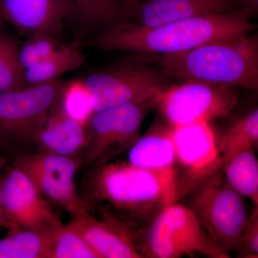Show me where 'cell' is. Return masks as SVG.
Masks as SVG:
<instances>
[{
  "label": "cell",
  "instance_id": "obj_1",
  "mask_svg": "<svg viewBox=\"0 0 258 258\" xmlns=\"http://www.w3.org/2000/svg\"><path fill=\"white\" fill-rule=\"evenodd\" d=\"M85 201L143 232L164 209L177 203L175 180L129 162L89 169L83 180Z\"/></svg>",
  "mask_w": 258,
  "mask_h": 258
},
{
  "label": "cell",
  "instance_id": "obj_2",
  "mask_svg": "<svg viewBox=\"0 0 258 258\" xmlns=\"http://www.w3.org/2000/svg\"><path fill=\"white\" fill-rule=\"evenodd\" d=\"M244 10L177 20L154 26L119 24L102 30L91 41L104 51L134 55H172L208 42L252 33L256 25Z\"/></svg>",
  "mask_w": 258,
  "mask_h": 258
},
{
  "label": "cell",
  "instance_id": "obj_3",
  "mask_svg": "<svg viewBox=\"0 0 258 258\" xmlns=\"http://www.w3.org/2000/svg\"><path fill=\"white\" fill-rule=\"evenodd\" d=\"M134 56L183 82L246 89L258 87L257 33L215 40L181 53Z\"/></svg>",
  "mask_w": 258,
  "mask_h": 258
},
{
  "label": "cell",
  "instance_id": "obj_4",
  "mask_svg": "<svg viewBox=\"0 0 258 258\" xmlns=\"http://www.w3.org/2000/svg\"><path fill=\"white\" fill-rule=\"evenodd\" d=\"M63 86L59 79L0 93V150L36 152L37 140Z\"/></svg>",
  "mask_w": 258,
  "mask_h": 258
},
{
  "label": "cell",
  "instance_id": "obj_5",
  "mask_svg": "<svg viewBox=\"0 0 258 258\" xmlns=\"http://www.w3.org/2000/svg\"><path fill=\"white\" fill-rule=\"evenodd\" d=\"M142 257L178 258L194 253L230 257L217 247L188 207L177 203L166 207L142 232Z\"/></svg>",
  "mask_w": 258,
  "mask_h": 258
},
{
  "label": "cell",
  "instance_id": "obj_6",
  "mask_svg": "<svg viewBox=\"0 0 258 258\" xmlns=\"http://www.w3.org/2000/svg\"><path fill=\"white\" fill-rule=\"evenodd\" d=\"M155 106L156 96L93 113L86 123V142L79 155L81 168L89 170L103 165L129 150L140 137L144 118Z\"/></svg>",
  "mask_w": 258,
  "mask_h": 258
},
{
  "label": "cell",
  "instance_id": "obj_7",
  "mask_svg": "<svg viewBox=\"0 0 258 258\" xmlns=\"http://www.w3.org/2000/svg\"><path fill=\"white\" fill-rule=\"evenodd\" d=\"M170 79L134 56V60L96 71L84 81L95 113L152 98L170 85Z\"/></svg>",
  "mask_w": 258,
  "mask_h": 258
},
{
  "label": "cell",
  "instance_id": "obj_8",
  "mask_svg": "<svg viewBox=\"0 0 258 258\" xmlns=\"http://www.w3.org/2000/svg\"><path fill=\"white\" fill-rule=\"evenodd\" d=\"M194 191L188 208L204 230L226 253L237 249L248 219L242 196L222 181L220 173Z\"/></svg>",
  "mask_w": 258,
  "mask_h": 258
},
{
  "label": "cell",
  "instance_id": "obj_9",
  "mask_svg": "<svg viewBox=\"0 0 258 258\" xmlns=\"http://www.w3.org/2000/svg\"><path fill=\"white\" fill-rule=\"evenodd\" d=\"M238 98L237 88L186 81L169 85L158 93L156 106L166 123L175 127L227 116Z\"/></svg>",
  "mask_w": 258,
  "mask_h": 258
},
{
  "label": "cell",
  "instance_id": "obj_10",
  "mask_svg": "<svg viewBox=\"0 0 258 258\" xmlns=\"http://www.w3.org/2000/svg\"><path fill=\"white\" fill-rule=\"evenodd\" d=\"M175 150L177 200L220 173L223 160L210 122L171 127Z\"/></svg>",
  "mask_w": 258,
  "mask_h": 258
},
{
  "label": "cell",
  "instance_id": "obj_11",
  "mask_svg": "<svg viewBox=\"0 0 258 258\" xmlns=\"http://www.w3.org/2000/svg\"><path fill=\"white\" fill-rule=\"evenodd\" d=\"M12 164L28 176L39 192L72 217L93 211L75 184L76 173L81 169L79 156L35 152L15 156Z\"/></svg>",
  "mask_w": 258,
  "mask_h": 258
},
{
  "label": "cell",
  "instance_id": "obj_12",
  "mask_svg": "<svg viewBox=\"0 0 258 258\" xmlns=\"http://www.w3.org/2000/svg\"><path fill=\"white\" fill-rule=\"evenodd\" d=\"M0 202L9 231L24 229L50 234L62 224L50 202L25 173L13 164L0 177Z\"/></svg>",
  "mask_w": 258,
  "mask_h": 258
},
{
  "label": "cell",
  "instance_id": "obj_13",
  "mask_svg": "<svg viewBox=\"0 0 258 258\" xmlns=\"http://www.w3.org/2000/svg\"><path fill=\"white\" fill-rule=\"evenodd\" d=\"M100 218L91 212L72 217L68 224L82 236L100 258H140L142 232L96 209Z\"/></svg>",
  "mask_w": 258,
  "mask_h": 258
},
{
  "label": "cell",
  "instance_id": "obj_14",
  "mask_svg": "<svg viewBox=\"0 0 258 258\" xmlns=\"http://www.w3.org/2000/svg\"><path fill=\"white\" fill-rule=\"evenodd\" d=\"M0 17L20 31L60 42L64 23L77 13L70 0H0Z\"/></svg>",
  "mask_w": 258,
  "mask_h": 258
},
{
  "label": "cell",
  "instance_id": "obj_15",
  "mask_svg": "<svg viewBox=\"0 0 258 258\" xmlns=\"http://www.w3.org/2000/svg\"><path fill=\"white\" fill-rule=\"evenodd\" d=\"M242 10L237 0H139L125 10V13L128 23L154 26Z\"/></svg>",
  "mask_w": 258,
  "mask_h": 258
},
{
  "label": "cell",
  "instance_id": "obj_16",
  "mask_svg": "<svg viewBox=\"0 0 258 258\" xmlns=\"http://www.w3.org/2000/svg\"><path fill=\"white\" fill-rule=\"evenodd\" d=\"M128 162L175 180V150L171 127L158 120L129 149Z\"/></svg>",
  "mask_w": 258,
  "mask_h": 258
},
{
  "label": "cell",
  "instance_id": "obj_17",
  "mask_svg": "<svg viewBox=\"0 0 258 258\" xmlns=\"http://www.w3.org/2000/svg\"><path fill=\"white\" fill-rule=\"evenodd\" d=\"M58 98L39 136L36 152L79 156L86 142V126L64 113Z\"/></svg>",
  "mask_w": 258,
  "mask_h": 258
},
{
  "label": "cell",
  "instance_id": "obj_18",
  "mask_svg": "<svg viewBox=\"0 0 258 258\" xmlns=\"http://www.w3.org/2000/svg\"><path fill=\"white\" fill-rule=\"evenodd\" d=\"M86 55L76 45H61L52 55L25 69L22 88L59 79L62 75L83 66Z\"/></svg>",
  "mask_w": 258,
  "mask_h": 258
},
{
  "label": "cell",
  "instance_id": "obj_19",
  "mask_svg": "<svg viewBox=\"0 0 258 258\" xmlns=\"http://www.w3.org/2000/svg\"><path fill=\"white\" fill-rule=\"evenodd\" d=\"M222 170L228 186L258 207V161L253 150L234 154L224 161Z\"/></svg>",
  "mask_w": 258,
  "mask_h": 258
},
{
  "label": "cell",
  "instance_id": "obj_20",
  "mask_svg": "<svg viewBox=\"0 0 258 258\" xmlns=\"http://www.w3.org/2000/svg\"><path fill=\"white\" fill-rule=\"evenodd\" d=\"M0 240V258H51L50 234L15 229Z\"/></svg>",
  "mask_w": 258,
  "mask_h": 258
},
{
  "label": "cell",
  "instance_id": "obj_21",
  "mask_svg": "<svg viewBox=\"0 0 258 258\" xmlns=\"http://www.w3.org/2000/svg\"><path fill=\"white\" fill-rule=\"evenodd\" d=\"M257 143V108L237 120L217 139V145L223 162L237 153L253 150Z\"/></svg>",
  "mask_w": 258,
  "mask_h": 258
},
{
  "label": "cell",
  "instance_id": "obj_22",
  "mask_svg": "<svg viewBox=\"0 0 258 258\" xmlns=\"http://www.w3.org/2000/svg\"><path fill=\"white\" fill-rule=\"evenodd\" d=\"M77 18L86 25L105 29L127 23L126 13L117 0H70Z\"/></svg>",
  "mask_w": 258,
  "mask_h": 258
},
{
  "label": "cell",
  "instance_id": "obj_23",
  "mask_svg": "<svg viewBox=\"0 0 258 258\" xmlns=\"http://www.w3.org/2000/svg\"><path fill=\"white\" fill-rule=\"evenodd\" d=\"M58 101L66 114L85 126L94 113L91 93L84 80H74L63 84Z\"/></svg>",
  "mask_w": 258,
  "mask_h": 258
},
{
  "label": "cell",
  "instance_id": "obj_24",
  "mask_svg": "<svg viewBox=\"0 0 258 258\" xmlns=\"http://www.w3.org/2000/svg\"><path fill=\"white\" fill-rule=\"evenodd\" d=\"M51 258H100L77 231L61 224L50 232Z\"/></svg>",
  "mask_w": 258,
  "mask_h": 258
},
{
  "label": "cell",
  "instance_id": "obj_25",
  "mask_svg": "<svg viewBox=\"0 0 258 258\" xmlns=\"http://www.w3.org/2000/svg\"><path fill=\"white\" fill-rule=\"evenodd\" d=\"M19 45L0 34V93L22 88L23 69L19 60Z\"/></svg>",
  "mask_w": 258,
  "mask_h": 258
},
{
  "label": "cell",
  "instance_id": "obj_26",
  "mask_svg": "<svg viewBox=\"0 0 258 258\" xmlns=\"http://www.w3.org/2000/svg\"><path fill=\"white\" fill-rule=\"evenodd\" d=\"M60 42L45 34H34L19 48V60L23 71L52 55L61 46Z\"/></svg>",
  "mask_w": 258,
  "mask_h": 258
},
{
  "label": "cell",
  "instance_id": "obj_27",
  "mask_svg": "<svg viewBox=\"0 0 258 258\" xmlns=\"http://www.w3.org/2000/svg\"><path fill=\"white\" fill-rule=\"evenodd\" d=\"M237 249L242 257H258V207L254 206L250 217L247 219Z\"/></svg>",
  "mask_w": 258,
  "mask_h": 258
},
{
  "label": "cell",
  "instance_id": "obj_28",
  "mask_svg": "<svg viewBox=\"0 0 258 258\" xmlns=\"http://www.w3.org/2000/svg\"><path fill=\"white\" fill-rule=\"evenodd\" d=\"M241 8L249 16H257L258 13V0H237Z\"/></svg>",
  "mask_w": 258,
  "mask_h": 258
},
{
  "label": "cell",
  "instance_id": "obj_29",
  "mask_svg": "<svg viewBox=\"0 0 258 258\" xmlns=\"http://www.w3.org/2000/svg\"><path fill=\"white\" fill-rule=\"evenodd\" d=\"M3 227H7V228H8V220H7L6 217H5L4 211H3L1 202H0V229Z\"/></svg>",
  "mask_w": 258,
  "mask_h": 258
},
{
  "label": "cell",
  "instance_id": "obj_30",
  "mask_svg": "<svg viewBox=\"0 0 258 258\" xmlns=\"http://www.w3.org/2000/svg\"><path fill=\"white\" fill-rule=\"evenodd\" d=\"M117 1L123 7V8H124L125 10L131 8V7L133 6L136 3H138L139 0H117Z\"/></svg>",
  "mask_w": 258,
  "mask_h": 258
},
{
  "label": "cell",
  "instance_id": "obj_31",
  "mask_svg": "<svg viewBox=\"0 0 258 258\" xmlns=\"http://www.w3.org/2000/svg\"><path fill=\"white\" fill-rule=\"evenodd\" d=\"M3 165V159L0 157V169H1L2 166Z\"/></svg>",
  "mask_w": 258,
  "mask_h": 258
},
{
  "label": "cell",
  "instance_id": "obj_32",
  "mask_svg": "<svg viewBox=\"0 0 258 258\" xmlns=\"http://www.w3.org/2000/svg\"><path fill=\"white\" fill-rule=\"evenodd\" d=\"M3 18L0 17V28H1L2 24H3Z\"/></svg>",
  "mask_w": 258,
  "mask_h": 258
}]
</instances>
